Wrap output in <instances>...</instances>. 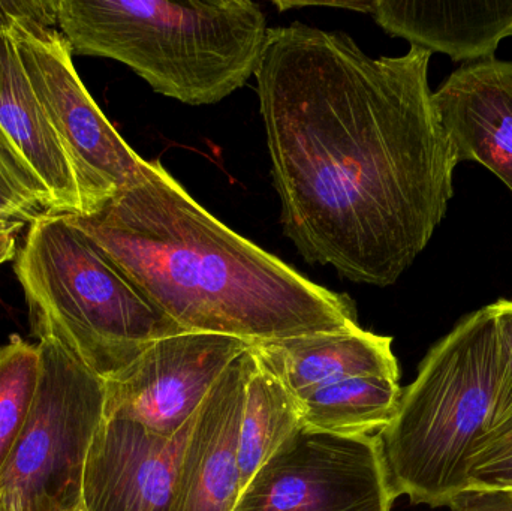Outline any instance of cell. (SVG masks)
<instances>
[{
  "label": "cell",
  "instance_id": "cell-1",
  "mask_svg": "<svg viewBox=\"0 0 512 511\" xmlns=\"http://www.w3.org/2000/svg\"><path fill=\"white\" fill-rule=\"evenodd\" d=\"M432 53L372 57L345 32L270 27L256 69L283 233L310 264L390 287L427 248L459 161Z\"/></svg>",
  "mask_w": 512,
  "mask_h": 511
},
{
  "label": "cell",
  "instance_id": "cell-2",
  "mask_svg": "<svg viewBox=\"0 0 512 511\" xmlns=\"http://www.w3.org/2000/svg\"><path fill=\"white\" fill-rule=\"evenodd\" d=\"M66 218L183 332L254 345L358 327L348 294L227 227L158 159L99 212Z\"/></svg>",
  "mask_w": 512,
  "mask_h": 511
},
{
  "label": "cell",
  "instance_id": "cell-3",
  "mask_svg": "<svg viewBox=\"0 0 512 511\" xmlns=\"http://www.w3.org/2000/svg\"><path fill=\"white\" fill-rule=\"evenodd\" d=\"M57 26L72 54L117 60L188 105L218 104L246 86L270 29L251 0H59Z\"/></svg>",
  "mask_w": 512,
  "mask_h": 511
},
{
  "label": "cell",
  "instance_id": "cell-4",
  "mask_svg": "<svg viewBox=\"0 0 512 511\" xmlns=\"http://www.w3.org/2000/svg\"><path fill=\"white\" fill-rule=\"evenodd\" d=\"M498 378L487 305L430 348L393 419L376 434L394 500L438 509L465 491L469 458L493 425Z\"/></svg>",
  "mask_w": 512,
  "mask_h": 511
},
{
  "label": "cell",
  "instance_id": "cell-5",
  "mask_svg": "<svg viewBox=\"0 0 512 511\" xmlns=\"http://www.w3.org/2000/svg\"><path fill=\"white\" fill-rule=\"evenodd\" d=\"M14 272L33 335L57 342L104 381L150 345L183 333L65 215L30 224Z\"/></svg>",
  "mask_w": 512,
  "mask_h": 511
},
{
  "label": "cell",
  "instance_id": "cell-6",
  "mask_svg": "<svg viewBox=\"0 0 512 511\" xmlns=\"http://www.w3.org/2000/svg\"><path fill=\"white\" fill-rule=\"evenodd\" d=\"M38 345V392L0 489L18 511H74L81 509L87 456L105 420V381L57 342Z\"/></svg>",
  "mask_w": 512,
  "mask_h": 511
},
{
  "label": "cell",
  "instance_id": "cell-7",
  "mask_svg": "<svg viewBox=\"0 0 512 511\" xmlns=\"http://www.w3.org/2000/svg\"><path fill=\"white\" fill-rule=\"evenodd\" d=\"M11 36L48 122L74 165L87 215H93L135 185L149 161L131 149L102 113L81 81L62 33L21 24Z\"/></svg>",
  "mask_w": 512,
  "mask_h": 511
},
{
  "label": "cell",
  "instance_id": "cell-8",
  "mask_svg": "<svg viewBox=\"0 0 512 511\" xmlns=\"http://www.w3.org/2000/svg\"><path fill=\"white\" fill-rule=\"evenodd\" d=\"M378 435L300 432L261 465L233 511H391Z\"/></svg>",
  "mask_w": 512,
  "mask_h": 511
},
{
  "label": "cell",
  "instance_id": "cell-9",
  "mask_svg": "<svg viewBox=\"0 0 512 511\" xmlns=\"http://www.w3.org/2000/svg\"><path fill=\"white\" fill-rule=\"evenodd\" d=\"M248 348V342L213 333L161 339L105 381V419L129 420L159 437H176Z\"/></svg>",
  "mask_w": 512,
  "mask_h": 511
},
{
  "label": "cell",
  "instance_id": "cell-10",
  "mask_svg": "<svg viewBox=\"0 0 512 511\" xmlns=\"http://www.w3.org/2000/svg\"><path fill=\"white\" fill-rule=\"evenodd\" d=\"M197 416L173 438L105 419L87 456L81 509L167 511Z\"/></svg>",
  "mask_w": 512,
  "mask_h": 511
},
{
  "label": "cell",
  "instance_id": "cell-11",
  "mask_svg": "<svg viewBox=\"0 0 512 511\" xmlns=\"http://www.w3.org/2000/svg\"><path fill=\"white\" fill-rule=\"evenodd\" d=\"M249 362L248 348L222 375L198 411L167 511H233L236 506L240 495V423Z\"/></svg>",
  "mask_w": 512,
  "mask_h": 511
},
{
  "label": "cell",
  "instance_id": "cell-12",
  "mask_svg": "<svg viewBox=\"0 0 512 511\" xmlns=\"http://www.w3.org/2000/svg\"><path fill=\"white\" fill-rule=\"evenodd\" d=\"M433 99L459 164L483 165L512 192V60L462 65Z\"/></svg>",
  "mask_w": 512,
  "mask_h": 511
},
{
  "label": "cell",
  "instance_id": "cell-13",
  "mask_svg": "<svg viewBox=\"0 0 512 511\" xmlns=\"http://www.w3.org/2000/svg\"><path fill=\"white\" fill-rule=\"evenodd\" d=\"M366 12L388 35L463 65L496 59L512 38V0H373Z\"/></svg>",
  "mask_w": 512,
  "mask_h": 511
},
{
  "label": "cell",
  "instance_id": "cell-14",
  "mask_svg": "<svg viewBox=\"0 0 512 511\" xmlns=\"http://www.w3.org/2000/svg\"><path fill=\"white\" fill-rule=\"evenodd\" d=\"M251 351L297 401L346 378H400L393 338L367 332L360 326L258 342L251 345Z\"/></svg>",
  "mask_w": 512,
  "mask_h": 511
},
{
  "label": "cell",
  "instance_id": "cell-15",
  "mask_svg": "<svg viewBox=\"0 0 512 511\" xmlns=\"http://www.w3.org/2000/svg\"><path fill=\"white\" fill-rule=\"evenodd\" d=\"M0 131L47 189L53 215L86 216L80 182L30 84L8 33L0 32Z\"/></svg>",
  "mask_w": 512,
  "mask_h": 511
},
{
  "label": "cell",
  "instance_id": "cell-16",
  "mask_svg": "<svg viewBox=\"0 0 512 511\" xmlns=\"http://www.w3.org/2000/svg\"><path fill=\"white\" fill-rule=\"evenodd\" d=\"M303 428L297 399L251 351L239 435L240 492L261 465Z\"/></svg>",
  "mask_w": 512,
  "mask_h": 511
},
{
  "label": "cell",
  "instance_id": "cell-17",
  "mask_svg": "<svg viewBox=\"0 0 512 511\" xmlns=\"http://www.w3.org/2000/svg\"><path fill=\"white\" fill-rule=\"evenodd\" d=\"M399 381L355 377L321 387L298 399L307 431L373 435L385 428L399 405Z\"/></svg>",
  "mask_w": 512,
  "mask_h": 511
},
{
  "label": "cell",
  "instance_id": "cell-18",
  "mask_svg": "<svg viewBox=\"0 0 512 511\" xmlns=\"http://www.w3.org/2000/svg\"><path fill=\"white\" fill-rule=\"evenodd\" d=\"M41 378L39 345L12 335L0 347V474L32 413Z\"/></svg>",
  "mask_w": 512,
  "mask_h": 511
},
{
  "label": "cell",
  "instance_id": "cell-19",
  "mask_svg": "<svg viewBox=\"0 0 512 511\" xmlns=\"http://www.w3.org/2000/svg\"><path fill=\"white\" fill-rule=\"evenodd\" d=\"M51 212L47 189L0 131V215L32 224Z\"/></svg>",
  "mask_w": 512,
  "mask_h": 511
},
{
  "label": "cell",
  "instance_id": "cell-20",
  "mask_svg": "<svg viewBox=\"0 0 512 511\" xmlns=\"http://www.w3.org/2000/svg\"><path fill=\"white\" fill-rule=\"evenodd\" d=\"M466 488L512 491V411L475 446Z\"/></svg>",
  "mask_w": 512,
  "mask_h": 511
},
{
  "label": "cell",
  "instance_id": "cell-21",
  "mask_svg": "<svg viewBox=\"0 0 512 511\" xmlns=\"http://www.w3.org/2000/svg\"><path fill=\"white\" fill-rule=\"evenodd\" d=\"M490 306L495 320L499 360L498 395L493 416V425H496L512 411V300L499 299Z\"/></svg>",
  "mask_w": 512,
  "mask_h": 511
},
{
  "label": "cell",
  "instance_id": "cell-22",
  "mask_svg": "<svg viewBox=\"0 0 512 511\" xmlns=\"http://www.w3.org/2000/svg\"><path fill=\"white\" fill-rule=\"evenodd\" d=\"M59 0H12L0 2V32L11 35L21 24L53 27L57 24Z\"/></svg>",
  "mask_w": 512,
  "mask_h": 511
},
{
  "label": "cell",
  "instance_id": "cell-23",
  "mask_svg": "<svg viewBox=\"0 0 512 511\" xmlns=\"http://www.w3.org/2000/svg\"><path fill=\"white\" fill-rule=\"evenodd\" d=\"M450 511H512V494L499 489L466 488L454 497Z\"/></svg>",
  "mask_w": 512,
  "mask_h": 511
},
{
  "label": "cell",
  "instance_id": "cell-24",
  "mask_svg": "<svg viewBox=\"0 0 512 511\" xmlns=\"http://www.w3.org/2000/svg\"><path fill=\"white\" fill-rule=\"evenodd\" d=\"M23 221L0 215V266L17 257V237Z\"/></svg>",
  "mask_w": 512,
  "mask_h": 511
},
{
  "label": "cell",
  "instance_id": "cell-25",
  "mask_svg": "<svg viewBox=\"0 0 512 511\" xmlns=\"http://www.w3.org/2000/svg\"><path fill=\"white\" fill-rule=\"evenodd\" d=\"M0 511H18L11 495H9L8 492L3 491V489H0Z\"/></svg>",
  "mask_w": 512,
  "mask_h": 511
},
{
  "label": "cell",
  "instance_id": "cell-26",
  "mask_svg": "<svg viewBox=\"0 0 512 511\" xmlns=\"http://www.w3.org/2000/svg\"><path fill=\"white\" fill-rule=\"evenodd\" d=\"M74 511H84L83 509H78V510H74Z\"/></svg>",
  "mask_w": 512,
  "mask_h": 511
},
{
  "label": "cell",
  "instance_id": "cell-27",
  "mask_svg": "<svg viewBox=\"0 0 512 511\" xmlns=\"http://www.w3.org/2000/svg\"><path fill=\"white\" fill-rule=\"evenodd\" d=\"M510 492H511V494H512V491H510Z\"/></svg>",
  "mask_w": 512,
  "mask_h": 511
}]
</instances>
